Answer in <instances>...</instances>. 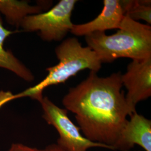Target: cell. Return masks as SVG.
<instances>
[{
  "label": "cell",
  "mask_w": 151,
  "mask_h": 151,
  "mask_svg": "<svg viewBox=\"0 0 151 151\" xmlns=\"http://www.w3.org/2000/svg\"><path fill=\"white\" fill-rule=\"evenodd\" d=\"M85 40L101 63H111L119 58L141 60L151 57V26L127 15L115 34L93 32L85 36Z\"/></svg>",
  "instance_id": "2"
},
{
  "label": "cell",
  "mask_w": 151,
  "mask_h": 151,
  "mask_svg": "<svg viewBox=\"0 0 151 151\" xmlns=\"http://www.w3.org/2000/svg\"><path fill=\"white\" fill-rule=\"evenodd\" d=\"M130 117L114 146V150L129 151L137 145L145 151H151V120L137 112Z\"/></svg>",
  "instance_id": "7"
},
{
  "label": "cell",
  "mask_w": 151,
  "mask_h": 151,
  "mask_svg": "<svg viewBox=\"0 0 151 151\" xmlns=\"http://www.w3.org/2000/svg\"><path fill=\"white\" fill-rule=\"evenodd\" d=\"M42 10V6L30 5L27 1L0 0V12L12 25H20L24 17L41 13Z\"/></svg>",
  "instance_id": "10"
},
{
  "label": "cell",
  "mask_w": 151,
  "mask_h": 151,
  "mask_svg": "<svg viewBox=\"0 0 151 151\" xmlns=\"http://www.w3.org/2000/svg\"><path fill=\"white\" fill-rule=\"evenodd\" d=\"M16 32L17 31L12 32L6 29L3 25L2 20L0 16V68L11 70L26 81H32L34 78L32 73L11 52L6 50L4 47L6 39Z\"/></svg>",
  "instance_id": "9"
},
{
  "label": "cell",
  "mask_w": 151,
  "mask_h": 151,
  "mask_svg": "<svg viewBox=\"0 0 151 151\" xmlns=\"http://www.w3.org/2000/svg\"><path fill=\"white\" fill-rule=\"evenodd\" d=\"M43 110V117L48 124L57 130L59 138L57 146L65 151H87L91 148L111 150L109 147L88 139L81 134L80 129L68 116V111L57 106L48 97H43L39 102Z\"/></svg>",
  "instance_id": "5"
},
{
  "label": "cell",
  "mask_w": 151,
  "mask_h": 151,
  "mask_svg": "<svg viewBox=\"0 0 151 151\" xmlns=\"http://www.w3.org/2000/svg\"><path fill=\"white\" fill-rule=\"evenodd\" d=\"M7 151H45V150H38L37 148L29 147L22 144H14Z\"/></svg>",
  "instance_id": "12"
},
{
  "label": "cell",
  "mask_w": 151,
  "mask_h": 151,
  "mask_svg": "<svg viewBox=\"0 0 151 151\" xmlns=\"http://www.w3.org/2000/svg\"><path fill=\"white\" fill-rule=\"evenodd\" d=\"M125 15L138 22L142 20L151 24V1L150 0L120 1Z\"/></svg>",
  "instance_id": "11"
},
{
  "label": "cell",
  "mask_w": 151,
  "mask_h": 151,
  "mask_svg": "<svg viewBox=\"0 0 151 151\" xmlns=\"http://www.w3.org/2000/svg\"><path fill=\"white\" fill-rule=\"evenodd\" d=\"M45 151H65L62 150L60 147L57 146V144L52 145L48 146L45 149H44Z\"/></svg>",
  "instance_id": "13"
},
{
  "label": "cell",
  "mask_w": 151,
  "mask_h": 151,
  "mask_svg": "<svg viewBox=\"0 0 151 151\" xmlns=\"http://www.w3.org/2000/svg\"><path fill=\"white\" fill-rule=\"evenodd\" d=\"M122 74L114 73L100 77L90 71L86 80L70 88L62 99L65 109L75 114L78 127L86 138L108 146H114L133 113L122 90Z\"/></svg>",
  "instance_id": "1"
},
{
  "label": "cell",
  "mask_w": 151,
  "mask_h": 151,
  "mask_svg": "<svg viewBox=\"0 0 151 151\" xmlns=\"http://www.w3.org/2000/svg\"><path fill=\"white\" fill-rule=\"evenodd\" d=\"M76 0H61L49 11L26 16L20 25L27 32H39L46 41H60L70 32L71 16Z\"/></svg>",
  "instance_id": "4"
},
{
  "label": "cell",
  "mask_w": 151,
  "mask_h": 151,
  "mask_svg": "<svg viewBox=\"0 0 151 151\" xmlns=\"http://www.w3.org/2000/svg\"><path fill=\"white\" fill-rule=\"evenodd\" d=\"M122 82L127 90L126 101L132 111L136 105L151 96V57L141 60H132L127 72L122 74Z\"/></svg>",
  "instance_id": "6"
},
{
  "label": "cell",
  "mask_w": 151,
  "mask_h": 151,
  "mask_svg": "<svg viewBox=\"0 0 151 151\" xmlns=\"http://www.w3.org/2000/svg\"><path fill=\"white\" fill-rule=\"evenodd\" d=\"M101 13L91 22L73 24L70 32L77 36H86L95 32L118 29L125 16L124 10L119 0H104Z\"/></svg>",
  "instance_id": "8"
},
{
  "label": "cell",
  "mask_w": 151,
  "mask_h": 151,
  "mask_svg": "<svg viewBox=\"0 0 151 151\" xmlns=\"http://www.w3.org/2000/svg\"><path fill=\"white\" fill-rule=\"evenodd\" d=\"M55 52L59 63L47 68L48 74L42 81L17 95H12V100L30 97L40 102L47 87L64 83L81 70L87 69L97 73L101 68L102 63L95 52L88 47H83L77 38L65 39L57 46Z\"/></svg>",
  "instance_id": "3"
}]
</instances>
